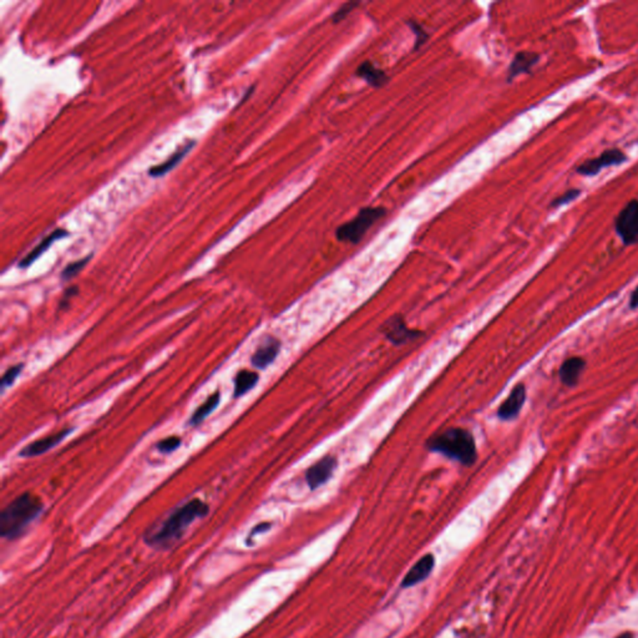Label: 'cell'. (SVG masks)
I'll list each match as a JSON object with an SVG mask.
<instances>
[{
  "mask_svg": "<svg viewBox=\"0 0 638 638\" xmlns=\"http://www.w3.org/2000/svg\"><path fill=\"white\" fill-rule=\"evenodd\" d=\"M181 446V438L179 436H169V438H165L161 441H158V449L162 454H171V452H175Z\"/></svg>",
  "mask_w": 638,
  "mask_h": 638,
  "instance_id": "obj_23",
  "label": "cell"
},
{
  "mask_svg": "<svg viewBox=\"0 0 638 638\" xmlns=\"http://www.w3.org/2000/svg\"><path fill=\"white\" fill-rule=\"evenodd\" d=\"M540 62V55L534 51H520L515 55L513 62L508 67V81H513L515 78L522 74L530 73L531 69Z\"/></svg>",
  "mask_w": 638,
  "mask_h": 638,
  "instance_id": "obj_13",
  "label": "cell"
},
{
  "mask_svg": "<svg viewBox=\"0 0 638 638\" xmlns=\"http://www.w3.org/2000/svg\"><path fill=\"white\" fill-rule=\"evenodd\" d=\"M582 190L580 188H571V190H567L566 193H562L559 197L554 198L553 202L550 204V207L551 209H559V207H562L565 204H571L574 202L577 197L581 196Z\"/></svg>",
  "mask_w": 638,
  "mask_h": 638,
  "instance_id": "obj_20",
  "label": "cell"
},
{
  "mask_svg": "<svg viewBox=\"0 0 638 638\" xmlns=\"http://www.w3.org/2000/svg\"><path fill=\"white\" fill-rule=\"evenodd\" d=\"M258 374L254 373V372H249V370H241L238 372L236 378H235V390H233V394L236 398L238 396H242L249 391L251 389H254V385L257 384L258 382Z\"/></svg>",
  "mask_w": 638,
  "mask_h": 638,
  "instance_id": "obj_19",
  "label": "cell"
},
{
  "mask_svg": "<svg viewBox=\"0 0 638 638\" xmlns=\"http://www.w3.org/2000/svg\"><path fill=\"white\" fill-rule=\"evenodd\" d=\"M385 214H387V209L384 207L361 209L353 220L345 222L337 228L335 237L338 238L340 242L356 244V243L361 242L364 235L369 231V228L373 226L377 221L385 216Z\"/></svg>",
  "mask_w": 638,
  "mask_h": 638,
  "instance_id": "obj_4",
  "label": "cell"
},
{
  "mask_svg": "<svg viewBox=\"0 0 638 638\" xmlns=\"http://www.w3.org/2000/svg\"><path fill=\"white\" fill-rule=\"evenodd\" d=\"M428 448L466 466L473 465L478 457L474 436L462 428H450L435 435L428 441Z\"/></svg>",
  "mask_w": 638,
  "mask_h": 638,
  "instance_id": "obj_3",
  "label": "cell"
},
{
  "mask_svg": "<svg viewBox=\"0 0 638 638\" xmlns=\"http://www.w3.org/2000/svg\"><path fill=\"white\" fill-rule=\"evenodd\" d=\"M68 235V232L65 231V230H60V228H59V230H55V231L53 232L51 235H49L48 237L44 238V240H43L32 252H29V254L24 257L23 260L20 261L19 267H20V268H28V267H30V265L34 263L35 261L39 258L41 254H46V251L50 249V246L53 243L57 241V240H62V238L67 237Z\"/></svg>",
  "mask_w": 638,
  "mask_h": 638,
  "instance_id": "obj_15",
  "label": "cell"
},
{
  "mask_svg": "<svg viewBox=\"0 0 638 638\" xmlns=\"http://www.w3.org/2000/svg\"><path fill=\"white\" fill-rule=\"evenodd\" d=\"M630 307L632 310H636L638 308V286L636 287V289L633 291L632 294H631V298H630Z\"/></svg>",
  "mask_w": 638,
  "mask_h": 638,
  "instance_id": "obj_27",
  "label": "cell"
},
{
  "mask_svg": "<svg viewBox=\"0 0 638 638\" xmlns=\"http://www.w3.org/2000/svg\"><path fill=\"white\" fill-rule=\"evenodd\" d=\"M408 25L412 28V32L415 34V46L414 49L417 50L420 46H423L424 43L428 40V33L424 30L423 27L420 24L414 22V20H409L408 22Z\"/></svg>",
  "mask_w": 638,
  "mask_h": 638,
  "instance_id": "obj_24",
  "label": "cell"
},
{
  "mask_svg": "<svg viewBox=\"0 0 638 638\" xmlns=\"http://www.w3.org/2000/svg\"><path fill=\"white\" fill-rule=\"evenodd\" d=\"M586 368V361L581 356H571L560 367L559 377L567 387H575Z\"/></svg>",
  "mask_w": 638,
  "mask_h": 638,
  "instance_id": "obj_14",
  "label": "cell"
},
{
  "mask_svg": "<svg viewBox=\"0 0 638 638\" xmlns=\"http://www.w3.org/2000/svg\"><path fill=\"white\" fill-rule=\"evenodd\" d=\"M24 364H17V366H12L11 368H8L6 370V373L3 374L1 377V382H0V385H1V390L6 389L8 387L13 385V383L17 380L18 377L20 375V373L23 372Z\"/></svg>",
  "mask_w": 638,
  "mask_h": 638,
  "instance_id": "obj_22",
  "label": "cell"
},
{
  "mask_svg": "<svg viewBox=\"0 0 638 638\" xmlns=\"http://www.w3.org/2000/svg\"><path fill=\"white\" fill-rule=\"evenodd\" d=\"M617 638H633V634H632V633H628V632L623 633V634H621V636H618V637H617Z\"/></svg>",
  "mask_w": 638,
  "mask_h": 638,
  "instance_id": "obj_29",
  "label": "cell"
},
{
  "mask_svg": "<svg viewBox=\"0 0 638 638\" xmlns=\"http://www.w3.org/2000/svg\"><path fill=\"white\" fill-rule=\"evenodd\" d=\"M526 401V388L524 384L515 387L510 393L508 399L504 401L501 407L497 410V417L503 420H511L516 418L520 410L524 407Z\"/></svg>",
  "mask_w": 638,
  "mask_h": 638,
  "instance_id": "obj_11",
  "label": "cell"
},
{
  "mask_svg": "<svg viewBox=\"0 0 638 638\" xmlns=\"http://www.w3.org/2000/svg\"><path fill=\"white\" fill-rule=\"evenodd\" d=\"M358 6H359V3H354V1L345 3V4H343V6L339 8L337 12L334 13V15L332 17V22H333L334 24L340 23V22L345 20V18L348 17L350 13L353 12Z\"/></svg>",
  "mask_w": 638,
  "mask_h": 638,
  "instance_id": "obj_25",
  "label": "cell"
},
{
  "mask_svg": "<svg viewBox=\"0 0 638 638\" xmlns=\"http://www.w3.org/2000/svg\"><path fill=\"white\" fill-rule=\"evenodd\" d=\"M383 333L394 345H404L409 340L422 335L420 332L412 331L401 316H393L383 324Z\"/></svg>",
  "mask_w": 638,
  "mask_h": 638,
  "instance_id": "obj_8",
  "label": "cell"
},
{
  "mask_svg": "<svg viewBox=\"0 0 638 638\" xmlns=\"http://www.w3.org/2000/svg\"><path fill=\"white\" fill-rule=\"evenodd\" d=\"M335 468V459L333 457H326L321 459L318 463L314 464L312 468L305 473V481L312 490L318 489L319 486L326 484L333 473Z\"/></svg>",
  "mask_w": 638,
  "mask_h": 638,
  "instance_id": "obj_9",
  "label": "cell"
},
{
  "mask_svg": "<svg viewBox=\"0 0 638 638\" xmlns=\"http://www.w3.org/2000/svg\"><path fill=\"white\" fill-rule=\"evenodd\" d=\"M209 511L207 504L200 499H193L175 508L158 526L148 529L144 535V541L146 542L147 546L155 550H169L180 541L187 529L196 520L204 519Z\"/></svg>",
  "mask_w": 638,
  "mask_h": 638,
  "instance_id": "obj_1",
  "label": "cell"
},
{
  "mask_svg": "<svg viewBox=\"0 0 638 638\" xmlns=\"http://www.w3.org/2000/svg\"><path fill=\"white\" fill-rule=\"evenodd\" d=\"M90 258L91 256H88V257H85L83 260L75 261L73 263L67 265L62 273V281H70V279L75 277L76 275H79L80 271L84 268L85 265H88V262L90 261Z\"/></svg>",
  "mask_w": 638,
  "mask_h": 638,
  "instance_id": "obj_21",
  "label": "cell"
},
{
  "mask_svg": "<svg viewBox=\"0 0 638 638\" xmlns=\"http://www.w3.org/2000/svg\"><path fill=\"white\" fill-rule=\"evenodd\" d=\"M356 76H359L368 84L373 88H382L383 85L388 83V75L384 70L377 68L374 64L370 62H361V65L356 69Z\"/></svg>",
  "mask_w": 638,
  "mask_h": 638,
  "instance_id": "obj_16",
  "label": "cell"
},
{
  "mask_svg": "<svg viewBox=\"0 0 638 638\" xmlns=\"http://www.w3.org/2000/svg\"><path fill=\"white\" fill-rule=\"evenodd\" d=\"M434 564L435 559L433 555L428 554L423 556L415 565L412 566L410 570L408 571L407 575L401 582V588H412L424 581L431 574V571L434 569Z\"/></svg>",
  "mask_w": 638,
  "mask_h": 638,
  "instance_id": "obj_12",
  "label": "cell"
},
{
  "mask_svg": "<svg viewBox=\"0 0 638 638\" xmlns=\"http://www.w3.org/2000/svg\"><path fill=\"white\" fill-rule=\"evenodd\" d=\"M627 160H628L627 155L622 150L610 148V150L604 151L597 158H590L585 162H582L581 165H578L576 167V172L578 175L593 177V176L599 175L604 169L625 164L627 162Z\"/></svg>",
  "mask_w": 638,
  "mask_h": 638,
  "instance_id": "obj_6",
  "label": "cell"
},
{
  "mask_svg": "<svg viewBox=\"0 0 638 638\" xmlns=\"http://www.w3.org/2000/svg\"><path fill=\"white\" fill-rule=\"evenodd\" d=\"M76 293H78V287H71V289H67V292L62 296V300H60V308L67 307V305H69L70 300H71Z\"/></svg>",
  "mask_w": 638,
  "mask_h": 638,
  "instance_id": "obj_26",
  "label": "cell"
},
{
  "mask_svg": "<svg viewBox=\"0 0 638 638\" xmlns=\"http://www.w3.org/2000/svg\"><path fill=\"white\" fill-rule=\"evenodd\" d=\"M43 510L44 504L32 492L15 497L0 513V536L9 541L17 540Z\"/></svg>",
  "mask_w": 638,
  "mask_h": 638,
  "instance_id": "obj_2",
  "label": "cell"
},
{
  "mask_svg": "<svg viewBox=\"0 0 638 638\" xmlns=\"http://www.w3.org/2000/svg\"><path fill=\"white\" fill-rule=\"evenodd\" d=\"M279 349H281V343L278 339L273 338V337H265V340L254 352L251 361L254 367L265 369L277 358Z\"/></svg>",
  "mask_w": 638,
  "mask_h": 638,
  "instance_id": "obj_10",
  "label": "cell"
},
{
  "mask_svg": "<svg viewBox=\"0 0 638 638\" xmlns=\"http://www.w3.org/2000/svg\"><path fill=\"white\" fill-rule=\"evenodd\" d=\"M220 391H216L212 396H209V398H207V399H206V401L193 412V417L190 419V425L196 427V425L202 423L204 420L209 418V415L215 412L217 407L220 405Z\"/></svg>",
  "mask_w": 638,
  "mask_h": 638,
  "instance_id": "obj_18",
  "label": "cell"
},
{
  "mask_svg": "<svg viewBox=\"0 0 638 638\" xmlns=\"http://www.w3.org/2000/svg\"><path fill=\"white\" fill-rule=\"evenodd\" d=\"M617 236L625 246L638 243V200H631L625 204L615 220Z\"/></svg>",
  "mask_w": 638,
  "mask_h": 638,
  "instance_id": "obj_5",
  "label": "cell"
},
{
  "mask_svg": "<svg viewBox=\"0 0 638 638\" xmlns=\"http://www.w3.org/2000/svg\"><path fill=\"white\" fill-rule=\"evenodd\" d=\"M270 526H271L270 524H261V525L256 526V527H254V530L252 531V535L257 534V532H262V531L268 530V529H270Z\"/></svg>",
  "mask_w": 638,
  "mask_h": 638,
  "instance_id": "obj_28",
  "label": "cell"
},
{
  "mask_svg": "<svg viewBox=\"0 0 638 638\" xmlns=\"http://www.w3.org/2000/svg\"><path fill=\"white\" fill-rule=\"evenodd\" d=\"M195 144H196L195 141L187 142L185 146L179 148L171 158H167L164 164L158 165V166L151 167L150 171H148V175L153 176V177H160V176L166 175L167 172H169L171 169L180 164L181 160L185 158L187 153H190V150L195 146Z\"/></svg>",
  "mask_w": 638,
  "mask_h": 638,
  "instance_id": "obj_17",
  "label": "cell"
},
{
  "mask_svg": "<svg viewBox=\"0 0 638 638\" xmlns=\"http://www.w3.org/2000/svg\"><path fill=\"white\" fill-rule=\"evenodd\" d=\"M73 428H65V429L57 431L55 434L46 435L41 439L33 441L19 452V457L22 458H34L39 457L54 449L55 446L59 445L62 441H65L69 435L73 433Z\"/></svg>",
  "mask_w": 638,
  "mask_h": 638,
  "instance_id": "obj_7",
  "label": "cell"
}]
</instances>
